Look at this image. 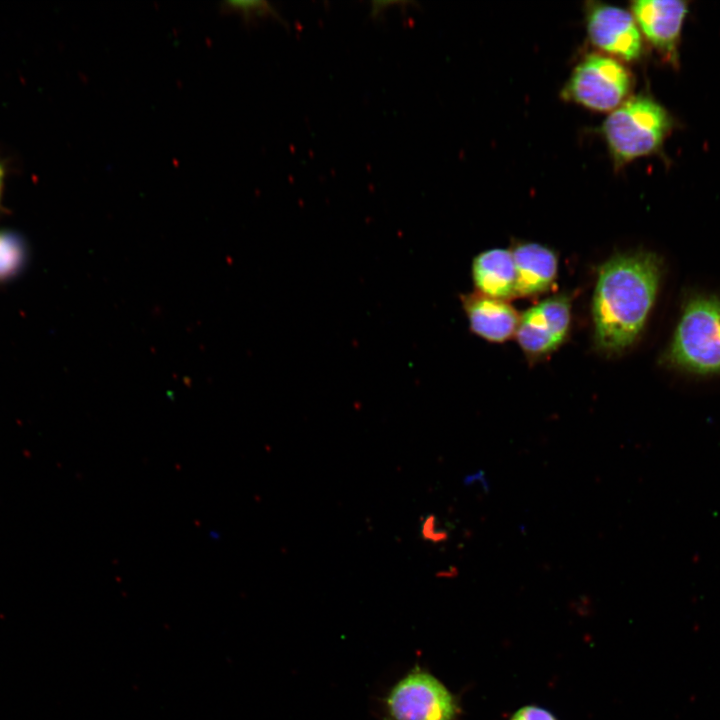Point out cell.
Masks as SVG:
<instances>
[{
  "instance_id": "cell-10",
  "label": "cell",
  "mask_w": 720,
  "mask_h": 720,
  "mask_svg": "<svg viewBox=\"0 0 720 720\" xmlns=\"http://www.w3.org/2000/svg\"><path fill=\"white\" fill-rule=\"evenodd\" d=\"M511 252L516 270V296H535L550 288L558 269L553 250L538 243H519Z\"/></svg>"
},
{
  "instance_id": "cell-6",
  "label": "cell",
  "mask_w": 720,
  "mask_h": 720,
  "mask_svg": "<svg viewBox=\"0 0 720 720\" xmlns=\"http://www.w3.org/2000/svg\"><path fill=\"white\" fill-rule=\"evenodd\" d=\"M585 10L587 34L595 47L625 61L641 55V32L632 13L599 2L587 3Z\"/></svg>"
},
{
  "instance_id": "cell-13",
  "label": "cell",
  "mask_w": 720,
  "mask_h": 720,
  "mask_svg": "<svg viewBox=\"0 0 720 720\" xmlns=\"http://www.w3.org/2000/svg\"><path fill=\"white\" fill-rule=\"evenodd\" d=\"M224 13L239 15L245 22L252 23L263 19H281L276 8L267 1H226L221 3Z\"/></svg>"
},
{
  "instance_id": "cell-14",
  "label": "cell",
  "mask_w": 720,
  "mask_h": 720,
  "mask_svg": "<svg viewBox=\"0 0 720 720\" xmlns=\"http://www.w3.org/2000/svg\"><path fill=\"white\" fill-rule=\"evenodd\" d=\"M511 720H556L547 710L535 706H525L519 709Z\"/></svg>"
},
{
  "instance_id": "cell-2",
  "label": "cell",
  "mask_w": 720,
  "mask_h": 720,
  "mask_svg": "<svg viewBox=\"0 0 720 720\" xmlns=\"http://www.w3.org/2000/svg\"><path fill=\"white\" fill-rule=\"evenodd\" d=\"M672 128V118L659 103L647 96L626 99L610 112L602 124L615 169L643 156L657 153Z\"/></svg>"
},
{
  "instance_id": "cell-12",
  "label": "cell",
  "mask_w": 720,
  "mask_h": 720,
  "mask_svg": "<svg viewBox=\"0 0 720 720\" xmlns=\"http://www.w3.org/2000/svg\"><path fill=\"white\" fill-rule=\"evenodd\" d=\"M27 257L28 249L23 237L15 231L0 229V283L22 272Z\"/></svg>"
},
{
  "instance_id": "cell-3",
  "label": "cell",
  "mask_w": 720,
  "mask_h": 720,
  "mask_svg": "<svg viewBox=\"0 0 720 720\" xmlns=\"http://www.w3.org/2000/svg\"><path fill=\"white\" fill-rule=\"evenodd\" d=\"M667 360L694 373H720L719 299L696 297L686 304Z\"/></svg>"
},
{
  "instance_id": "cell-1",
  "label": "cell",
  "mask_w": 720,
  "mask_h": 720,
  "mask_svg": "<svg viewBox=\"0 0 720 720\" xmlns=\"http://www.w3.org/2000/svg\"><path fill=\"white\" fill-rule=\"evenodd\" d=\"M660 262L649 252L617 254L599 269L592 304L594 339L607 354L630 347L655 300Z\"/></svg>"
},
{
  "instance_id": "cell-7",
  "label": "cell",
  "mask_w": 720,
  "mask_h": 720,
  "mask_svg": "<svg viewBox=\"0 0 720 720\" xmlns=\"http://www.w3.org/2000/svg\"><path fill=\"white\" fill-rule=\"evenodd\" d=\"M571 321L568 297L547 298L526 310L515 333L522 350L529 356H543L555 350L566 338Z\"/></svg>"
},
{
  "instance_id": "cell-15",
  "label": "cell",
  "mask_w": 720,
  "mask_h": 720,
  "mask_svg": "<svg viewBox=\"0 0 720 720\" xmlns=\"http://www.w3.org/2000/svg\"><path fill=\"white\" fill-rule=\"evenodd\" d=\"M437 527V520L434 515H429L426 517L422 524V536L426 540H430L432 542H439L447 538V533L445 530L442 529H436Z\"/></svg>"
},
{
  "instance_id": "cell-5",
  "label": "cell",
  "mask_w": 720,
  "mask_h": 720,
  "mask_svg": "<svg viewBox=\"0 0 720 720\" xmlns=\"http://www.w3.org/2000/svg\"><path fill=\"white\" fill-rule=\"evenodd\" d=\"M392 720H454L458 705L433 675L418 668L398 681L386 698Z\"/></svg>"
},
{
  "instance_id": "cell-11",
  "label": "cell",
  "mask_w": 720,
  "mask_h": 720,
  "mask_svg": "<svg viewBox=\"0 0 720 720\" xmlns=\"http://www.w3.org/2000/svg\"><path fill=\"white\" fill-rule=\"evenodd\" d=\"M472 277L478 293L506 300L516 296V270L511 250L494 248L477 255Z\"/></svg>"
},
{
  "instance_id": "cell-8",
  "label": "cell",
  "mask_w": 720,
  "mask_h": 720,
  "mask_svg": "<svg viewBox=\"0 0 720 720\" xmlns=\"http://www.w3.org/2000/svg\"><path fill=\"white\" fill-rule=\"evenodd\" d=\"M631 11L646 39L664 56L675 58L687 4L678 0H637L631 3Z\"/></svg>"
},
{
  "instance_id": "cell-4",
  "label": "cell",
  "mask_w": 720,
  "mask_h": 720,
  "mask_svg": "<svg viewBox=\"0 0 720 720\" xmlns=\"http://www.w3.org/2000/svg\"><path fill=\"white\" fill-rule=\"evenodd\" d=\"M632 76L616 58L587 55L572 71L561 97L597 112H612L629 95Z\"/></svg>"
},
{
  "instance_id": "cell-16",
  "label": "cell",
  "mask_w": 720,
  "mask_h": 720,
  "mask_svg": "<svg viewBox=\"0 0 720 720\" xmlns=\"http://www.w3.org/2000/svg\"><path fill=\"white\" fill-rule=\"evenodd\" d=\"M5 175H6L5 167H4L3 163L0 161V210L2 209V199H3Z\"/></svg>"
},
{
  "instance_id": "cell-9",
  "label": "cell",
  "mask_w": 720,
  "mask_h": 720,
  "mask_svg": "<svg viewBox=\"0 0 720 720\" xmlns=\"http://www.w3.org/2000/svg\"><path fill=\"white\" fill-rule=\"evenodd\" d=\"M463 307L470 329L485 340L501 343L515 335L520 316L506 300L474 293L463 297Z\"/></svg>"
}]
</instances>
